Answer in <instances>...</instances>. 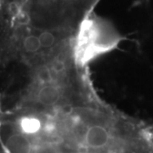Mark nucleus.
I'll return each instance as SVG.
<instances>
[{"label": "nucleus", "mask_w": 153, "mask_h": 153, "mask_svg": "<svg viewBox=\"0 0 153 153\" xmlns=\"http://www.w3.org/2000/svg\"><path fill=\"white\" fill-rule=\"evenodd\" d=\"M60 91L54 85L45 84L38 90V100L44 105H53L60 99Z\"/></svg>", "instance_id": "f257e3e1"}, {"label": "nucleus", "mask_w": 153, "mask_h": 153, "mask_svg": "<svg viewBox=\"0 0 153 153\" xmlns=\"http://www.w3.org/2000/svg\"><path fill=\"white\" fill-rule=\"evenodd\" d=\"M41 47L39 38L35 35H29L23 41V48L27 53H36Z\"/></svg>", "instance_id": "f03ea898"}, {"label": "nucleus", "mask_w": 153, "mask_h": 153, "mask_svg": "<svg viewBox=\"0 0 153 153\" xmlns=\"http://www.w3.org/2000/svg\"><path fill=\"white\" fill-rule=\"evenodd\" d=\"M38 38H39L41 46L43 48H50L51 46H53L54 44H55V36H54L53 33H49V32H44V33H42L38 36Z\"/></svg>", "instance_id": "7ed1b4c3"}, {"label": "nucleus", "mask_w": 153, "mask_h": 153, "mask_svg": "<svg viewBox=\"0 0 153 153\" xmlns=\"http://www.w3.org/2000/svg\"><path fill=\"white\" fill-rule=\"evenodd\" d=\"M38 78L44 83H47L50 81L51 79V75L49 70L47 69H42L41 71L38 72Z\"/></svg>", "instance_id": "20e7f679"}, {"label": "nucleus", "mask_w": 153, "mask_h": 153, "mask_svg": "<svg viewBox=\"0 0 153 153\" xmlns=\"http://www.w3.org/2000/svg\"><path fill=\"white\" fill-rule=\"evenodd\" d=\"M53 70L55 71V72H60L61 71L64 70V63L60 60H56L53 63Z\"/></svg>", "instance_id": "39448f33"}]
</instances>
